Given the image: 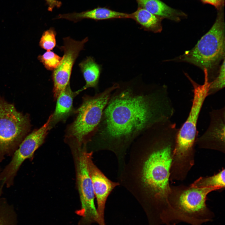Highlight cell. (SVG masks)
I'll use <instances>...</instances> for the list:
<instances>
[{"label": "cell", "instance_id": "6da1fadb", "mask_svg": "<svg viewBox=\"0 0 225 225\" xmlns=\"http://www.w3.org/2000/svg\"><path fill=\"white\" fill-rule=\"evenodd\" d=\"M118 83L90 142L94 151L113 153L120 171L134 141L155 124L171 120L175 109L165 85L147 84L138 78Z\"/></svg>", "mask_w": 225, "mask_h": 225}, {"label": "cell", "instance_id": "7a4b0ae2", "mask_svg": "<svg viewBox=\"0 0 225 225\" xmlns=\"http://www.w3.org/2000/svg\"><path fill=\"white\" fill-rule=\"evenodd\" d=\"M178 128L171 121L158 123L133 143L118 182L146 209L161 212L168 206L172 157Z\"/></svg>", "mask_w": 225, "mask_h": 225}, {"label": "cell", "instance_id": "3957f363", "mask_svg": "<svg viewBox=\"0 0 225 225\" xmlns=\"http://www.w3.org/2000/svg\"><path fill=\"white\" fill-rule=\"evenodd\" d=\"M223 8L218 10L216 20L209 30L191 49L167 61L188 63L204 72L208 83L216 75L220 63L225 59V32Z\"/></svg>", "mask_w": 225, "mask_h": 225}, {"label": "cell", "instance_id": "277c9868", "mask_svg": "<svg viewBox=\"0 0 225 225\" xmlns=\"http://www.w3.org/2000/svg\"><path fill=\"white\" fill-rule=\"evenodd\" d=\"M193 87V97L188 116L177 133L171 171L179 176H186L194 163V146L197 138L199 116L204 101L208 96L206 81L199 84L188 78Z\"/></svg>", "mask_w": 225, "mask_h": 225}, {"label": "cell", "instance_id": "5b68a950", "mask_svg": "<svg viewBox=\"0 0 225 225\" xmlns=\"http://www.w3.org/2000/svg\"><path fill=\"white\" fill-rule=\"evenodd\" d=\"M216 188H197L185 186L171 187L168 198L167 225L183 222L192 225H202L214 217L207 207V196Z\"/></svg>", "mask_w": 225, "mask_h": 225}, {"label": "cell", "instance_id": "8992f818", "mask_svg": "<svg viewBox=\"0 0 225 225\" xmlns=\"http://www.w3.org/2000/svg\"><path fill=\"white\" fill-rule=\"evenodd\" d=\"M118 86V83L115 82L93 96L83 97L82 103L76 110L75 119L66 131L65 141L70 146H86L91 141L110 96Z\"/></svg>", "mask_w": 225, "mask_h": 225}, {"label": "cell", "instance_id": "52a82bcc", "mask_svg": "<svg viewBox=\"0 0 225 225\" xmlns=\"http://www.w3.org/2000/svg\"><path fill=\"white\" fill-rule=\"evenodd\" d=\"M31 127L29 114L18 111L0 95V162L12 155Z\"/></svg>", "mask_w": 225, "mask_h": 225}, {"label": "cell", "instance_id": "ba28073f", "mask_svg": "<svg viewBox=\"0 0 225 225\" xmlns=\"http://www.w3.org/2000/svg\"><path fill=\"white\" fill-rule=\"evenodd\" d=\"M74 159L76 181L81 208L77 214L82 217L79 225H90L98 222V216L94 204L95 198L92 183L88 171L86 147H71Z\"/></svg>", "mask_w": 225, "mask_h": 225}, {"label": "cell", "instance_id": "9c48e42d", "mask_svg": "<svg viewBox=\"0 0 225 225\" xmlns=\"http://www.w3.org/2000/svg\"><path fill=\"white\" fill-rule=\"evenodd\" d=\"M49 116L41 127L30 132L24 138L12 154V159L0 173V195L4 186L7 188L13 185L14 179L24 161L32 160L35 151L44 143L51 129Z\"/></svg>", "mask_w": 225, "mask_h": 225}, {"label": "cell", "instance_id": "30bf717a", "mask_svg": "<svg viewBox=\"0 0 225 225\" xmlns=\"http://www.w3.org/2000/svg\"><path fill=\"white\" fill-rule=\"evenodd\" d=\"M63 39V45L59 48L63 52V56L60 64L53 71L52 74L53 83L52 91L55 99L70 84L73 65L85 44L88 41V37L81 41L74 40L69 37Z\"/></svg>", "mask_w": 225, "mask_h": 225}, {"label": "cell", "instance_id": "8fae6325", "mask_svg": "<svg viewBox=\"0 0 225 225\" xmlns=\"http://www.w3.org/2000/svg\"><path fill=\"white\" fill-rule=\"evenodd\" d=\"M93 152H87L86 162L88 173L91 179L97 207L98 223L106 225L104 218L105 204L107 198L119 183L108 179L95 164L92 160Z\"/></svg>", "mask_w": 225, "mask_h": 225}, {"label": "cell", "instance_id": "7c38bea8", "mask_svg": "<svg viewBox=\"0 0 225 225\" xmlns=\"http://www.w3.org/2000/svg\"><path fill=\"white\" fill-rule=\"evenodd\" d=\"M209 126L200 137L197 138L196 144L200 148L217 150L225 152V109H212L209 112Z\"/></svg>", "mask_w": 225, "mask_h": 225}, {"label": "cell", "instance_id": "4fadbf2b", "mask_svg": "<svg viewBox=\"0 0 225 225\" xmlns=\"http://www.w3.org/2000/svg\"><path fill=\"white\" fill-rule=\"evenodd\" d=\"M80 92L78 90L73 92L68 85L58 97L56 108L53 113L51 115L50 126L52 128L60 122H65L67 118L74 112L73 105L74 98Z\"/></svg>", "mask_w": 225, "mask_h": 225}, {"label": "cell", "instance_id": "5bb4252c", "mask_svg": "<svg viewBox=\"0 0 225 225\" xmlns=\"http://www.w3.org/2000/svg\"><path fill=\"white\" fill-rule=\"evenodd\" d=\"M116 18H130L129 14L104 7H98L80 12L60 14L55 19H65L76 22L84 19L100 20Z\"/></svg>", "mask_w": 225, "mask_h": 225}, {"label": "cell", "instance_id": "9a60e30c", "mask_svg": "<svg viewBox=\"0 0 225 225\" xmlns=\"http://www.w3.org/2000/svg\"><path fill=\"white\" fill-rule=\"evenodd\" d=\"M136 0L139 7L144 8L162 19L166 18L179 22L187 16L184 12L169 7L160 0Z\"/></svg>", "mask_w": 225, "mask_h": 225}, {"label": "cell", "instance_id": "2e32d148", "mask_svg": "<svg viewBox=\"0 0 225 225\" xmlns=\"http://www.w3.org/2000/svg\"><path fill=\"white\" fill-rule=\"evenodd\" d=\"M79 66L86 82L85 85L79 90L80 92L89 88H97L101 71V66L89 56L80 62Z\"/></svg>", "mask_w": 225, "mask_h": 225}, {"label": "cell", "instance_id": "e0dca14e", "mask_svg": "<svg viewBox=\"0 0 225 225\" xmlns=\"http://www.w3.org/2000/svg\"><path fill=\"white\" fill-rule=\"evenodd\" d=\"M130 18L134 20L145 30L157 33L162 29V19L140 7L133 13L129 14Z\"/></svg>", "mask_w": 225, "mask_h": 225}, {"label": "cell", "instance_id": "ac0fdd59", "mask_svg": "<svg viewBox=\"0 0 225 225\" xmlns=\"http://www.w3.org/2000/svg\"><path fill=\"white\" fill-rule=\"evenodd\" d=\"M225 169L210 177H200L190 186L197 188H216L219 189L225 188Z\"/></svg>", "mask_w": 225, "mask_h": 225}, {"label": "cell", "instance_id": "d6986e66", "mask_svg": "<svg viewBox=\"0 0 225 225\" xmlns=\"http://www.w3.org/2000/svg\"><path fill=\"white\" fill-rule=\"evenodd\" d=\"M225 59L220 65L215 78L208 83V96L213 95L225 86Z\"/></svg>", "mask_w": 225, "mask_h": 225}, {"label": "cell", "instance_id": "ffe728a7", "mask_svg": "<svg viewBox=\"0 0 225 225\" xmlns=\"http://www.w3.org/2000/svg\"><path fill=\"white\" fill-rule=\"evenodd\" d=\"M62 57L51 51H47L42 55H39L38 59L48 70L53 71L60 64Z\"/></svg>", "mask_w": 225, "mask_h": 225}, {"label": "cell", "instance_id": "44dd1931", "mask_svg": "<svg viewBox=\"0 0 225 225\" xmlns=\"http://www.w3.org/2000/svg\"><path fill=\"white\" fill-rule=\"evenodd\" d=\"M56 32L53 28L45 31L40 40V46L47 51L52 50L56 45Z\"/></svg>", "mask_w": 225, "mask_h": 225}, {"label": "cell", "instance_id": "7402d4cb", "mask_svg": "<svg viewBox=\"0 0 225 225\" xmlns=\"http://www.w3.org/2000/svg\"><path fill=\"white\" fill-rule=\"evenodd\" d=\"M205 4L213 6L218 10L223 8L225 0H200Z\"/></svg>", "mask_w": 225, "mask_h": 225}, {"label": "cell", "instance_id": "603a6c76", "mask_svg": "<svg viewBox=\"0 0 225 225\" xmlns=\"http://www.w3.org/2000/svg\"><path fill=\"white\" fill-rule=\"evenodd\" d=\"M48 6V10L51 12L55 7L59 8L62 5V2L58 0H45Z\"/></svg>", "mask_w": 225, "mask_h": 225}, {"label": "cell", "instance_id": "cb8c5ba5", "mask_svg": "<svg viewBox=\"0 0 225 225\" xmlns=\"http://www.w3.org/2000/svg\"><path fill=\"white\" fill-rule=\"evenodd\" d=\"M0 225H3L2 220L0 218Z\"/></svg>", "mask_w": 225, "mask_h": 225}]
</instances>
